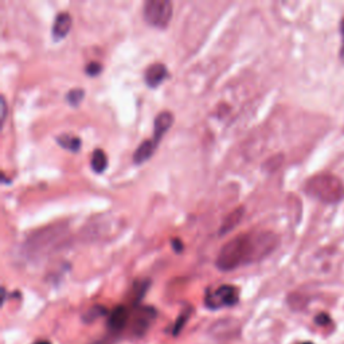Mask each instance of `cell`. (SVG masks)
Returning a JSON list of instances; mask_svg holds the SVG:
<instances>
[{
  "instance_id": "6da1fadb",
  "label": "cell",
  "mask_w": 344,
  "mask_h": 344,
  "mask_svg": "<svg viewBox=\"0 0 344 344\" xmlns=\"http://www.w3.org/2000/svg\"><path fill=\"white\" fill-rule=\"evenodd\" d=\"M278 245V237L272 231H260L256 234H241L223 245L218 258L216 268L222 272L258 261L266 257Z\"/></svg>"
},
{
  "instance_id": "7a4b0ae2",
  "label": "cell",
  "mask_w": 344,
  "mask_h": 344,
  "mask_svg": "<svg viewBox=\"0 0 344 344\" xmlns=\"http://www.w3.org/2000/svg\"><path fill=\"white\" fill-rule=\"evenodd\" d=\"M305 191L324 203H337L344 199V183L331 174L315 175L306 182Z\"/></svg>"
},
{
  "instance_id": "3957f363",
  "label": "cell",
  "mask_w": 344,
  "mask_h": 344,
  "mask_svg": "<svg viewBox=\"0 0 344 344\" xmlns=\"http://www.w3.org/2000/svg\"><path fill=\"white\" fill-rule=\"evenodd\" d=\"M143 14L148 24L164 28L172 18V3L170 0H147L144 3Z\"/></svg>"
},
{
  "instance_id": "277c9868",
  "label": "cell",
  "mask_w": 344,
  "mask_h": 344,
  "mask_svg": "<svg viewBox=\"0 0 344 344\" xmlns=\"http://www.w3.org/2000/svg\"><path fill=\"white\" fill-rule=\"evenodd\" d=\"M238 289L233 285H221L214 291H207L204 304L208 309H220L223 306H233L239 300Z\"/></svg>"
},
{
  "instance_id": "5b68a950",
  "label": "cell",
  "mask_w": 344,
  "mask_h": 344,
  "mask_svg": "<svg viewBox=\"0 0 344 344\" xmlns=\"http://www.w3.org/2000/svg\"><path fill=\"white\" fill-rule=\"evenodd\" d=\"M156 318V309L152 306H141L135 315L132 322V333L135 336L141 337L151 327L152 322Z\"/></svg>"
},
{
  "instance_id": "8992f818",
  "label": "cell",
  "mask_w": 344,
  "mask_h": 344,
  "mask_svg": "<svg viewBox=\"0 0 344 344\" xmlns=\"http://www.w3.org/2000/svg\"><path fill=\"white\" fill-rule=\"evenodd\" d=\"M168 77V70L166 65L156 62V64L149 65L144 74V80L149 87H158L163 81Z\"/></svg>"
},
{
  "instance_id": "52a82bcc",
  "label": "cell",
  "mask_w": 344,
  "mask_h": 344,
  "mask_svg": "<svg viewBox=\"0 0 344 344\" xmlns=\"http://www.w3.org/2000/svg\"><path fill=\"white\" fill-rule=\"evenodd\" d=\"M129 309L124 305L116 306L112 312L109 314V319H108V327L110 331L113 332H120L127 327L129 322Z\"/></svg>"
},
{
  "instance_id": "ba28073f",
  "label": "cell",
  "mask_w": 344,
  "mask_h": 344,
  "mask_svg": "<svg viewBox=\"0 0 344 344\" xmlns=\"http://www.w3.org/2000/svg\"><path fill=\"white\" fill-rule=\"evenodd\" d=\"M172 122H174V116L168 110L160 112L156 116L155 121H153V137H152L156 144H159L162 137L168 132V129L171 128Z\"/></svg>"
},
{
  "instance_id": "9c48e42d",
  "label": "cell",
  "mask_w": 344,
  "mask_h": 344,
  "mask_svg": "<svg viewBox=\"0 0 344 344\" xmlns=\"http://www.w3.org/2000/svg\"><path fill=\"white\" fill-rule=\"evenodd\" d=\"M73 20L72 16L69 12H59L57 16H55V20H54L53 24V38L55 41H61L64 39L66 35L69 34V31L72 28Z\"/></svg>"
},
{
  "instance_id": "30bf717a",
  "label": "cell",
  "mask_w": 344,
  "mask_h": 344,
  "mask_svg": "<svg viewBox=\"0 0 344 344\" xmlns=\"http://www.w3.org/2000/svg\"><path fill=\"white\" fill-rule=\"evenodd\" d=\"M158 144L153 141V139H147L144 140L143 143L136 148V151L133 153V162L136 164H143V163L147 162L155 152Z\"/></svg>"
},
{
  "instance_id": "8fae6325",
  "label": "cell",
  "mask_w": 344,
  "mask_h": 344,
  "mask_svg": "<svg viewBox=\"0 0 344 344\" xmlns=\"http://www.w3.org/2000/svg\"><path fill=\"white\" fill-rule=\"evenodd\" d=\"M243 211H245V208L243 207H238L235 208V210H233V211L225 218V221H223L220 230V235H225L227 234V233H230V231L241 222V220H242L243 216Z\"/></svg>"
},
{
  "instance_id": "7c38bea8",
  "label": "cell",
  "mask_w": 344,
  "mask_h": 344,
  "mask_svg": "<svg viewBox=\"0 0 344 344\" xmlns=\"http://www.w3.org/2000/svg\"><path fill=\"white\" fill-rule=\"evenodd\" d=\"M55 140H57V143L62 148H65V149H68L70 152H78L81 145H82L80 137L72 136V135H59Z\"/></svg>"
},
{
  "instance_id": "4fadbf2b",
  "label": "cell",
  "mask_w": 344,
  "mask_h": 344,
  "mask_svg": "<svg viewBox=\"0 0 344 344\" xmlns=\"http://www.w3.org/2000/svg\"><path fill=\"white\" fill-rule=\"evenodd\" d=\"M91 168L95 171L96 174H101L104 171L106 170V167H108V158H106L105 152L102 151V149H95L93 152V156H91Z\"/></svg>"
},
{
  "instance_id": "5bb4252c",
  "label": "cell",
  "mask_w": 344,
  "mask_h": 344,
  "mask_svg": "<svg viewBox=\"0 0 344 344\" xmlns=\"http://www.w3.org/2000/svg\"><path fill=\"white\" fill-rule=\"evenodd\" d=\"M191 312H193V309H191V308H187V309H184L182 314L179 315V318L176 319V322H175L174 328H172V333H174V336H178L179 332L184 328L185 323L189 322L190 316H191Z\"/></svg>"
},
{
  "instance_id": "9a60e30c",
  "label": "cell",
  "mask_w": 344,
  "mask_h": 344,
  "mask_svg": "<svg viewBox=\"0 0 344 344\" xmlns=\"http://www.w3.org/2000/svg\"><path fill=\"white\" fill-rule=\"evenodd\" d=\"M83 97H85V90L81 87H74L72 90L68 91L66 95V101L72 106H78L82 102Z\"/></svg>"
},
{
  "instance_id": "2e32d148",
  "label": "cell",
  "mask_w": 344,
  "mask_h": 344,
  "mask_svg": "<svg viewBox=\"0 0 344 344\" xmlns=\"http://www.w3.org/2000/svg\"><path fill=\"white\" fill-rule=\"evenodd\" d=\"M105 314H106V309L104 308V306L95 305L93 308H90V309L87 310L86 314H85L83 320H85V322H91V320H95V319L100 318V316H102V315H105Z\"/></svg>"
},
{
  "instance_id": "e0dca14e",
  "label": "cell",
  "mask_w": 344,
  "mask_h": 344,
  "mask_svg": "<svg viewBox=\"0 0 344 344\" xmlns=\"http://www.w3.org/2000/svg\"><path fill=\"white\" fill-rule=\"evenodd\" d=\"M101 72H102V65L100 64V62H90V64H87L86 68H85V73H86L89 77L99 76Z\"/></svg>"
},
{
  "instance_id": "ac0fdd59",
  "label": "cell",
  "mask_w": 344,
  "mask_h": 344,
  "mask_svg": "<svg viewBox=\"0 0 344 344\" xmlns=\"http://www.w3.org/2000/svg\"><path fill=\"white\" fill-rule=\"evenodd\" d=\"M315 322H316V324H319V325H327L329 322H331V319H329V316L327 314H320L316 316Z\"/></svg>"
},
{
  "instance_id": "d6986e66",
  "label": "cell",
  "mask_w": 344,
  "mask_h": 344,
  "mask_svg": "<svg viewBox=\"0 0 344 344\" xmlns=\"http://www.w3.org/2000/svg\"><path fill=\"white\" fill-rule=\"evenodd\" d=\"M171 245H172V247H174V250L176 253H182L183 252V242L179 238L171 239Z\"/></svg>"
},
{
  "instance_id": "ffe728a7",
  "label": "cell",
  "mask_w": 344,
  "mask_h": 344,
  "mask_svg": "<svg viewBox=\"0 0 344 344\" xmlns=\"http://www.w3.org/2000/svg\"><path fill=\"white\" fill-rule=\"evenodd\" d=\"M340 33H341V47H340V59L344 64V19L340 23Z\"/></svg>"
},
{
  "instance_id": "44dd1931",
  "label": "cell",
  "mask_w": 344,
  "mask_h": 344,
  "mask_svg": "<svg viewBox=\"0 0 344 344\" xmlns=\"http://www.w3.org/2000/svg\"><path fill=\"white\" fill-rule=\"evenodd\" d=\"M2 122L6 121V117H7V102H6V99H4V96H2Z\"/></svg>"
},
{
  "instance_id": "7402d4cb",
  "label": "cell",
  "mask_w": 344,
  "mask_h": 344,
  "mask_svg": "<svg viewBox=\"0 0 344 344\" xmlns=\"http://www.w3.org/2000/svg\"><path fill=\"white\" fill-rule=\"evenodd\" d=\"M35 344H51V343H50V341H47V340H42V341H37Z\"/></svg>"
},
{
  "instance_id": "603a6c76",
  "label": "cell",
  "mask_w": 344,
  "mask_h": 344,
  "mask_svg": "<svg viewBox=\"0 0 344 344\" xmlns=\"http://www.w3.org/2000/svg\"><path fill=\"white\" fill-rule=\"evenodd\" d=\"M301 344H312V343H301Z\"/></svg>"
}]
</instances>
